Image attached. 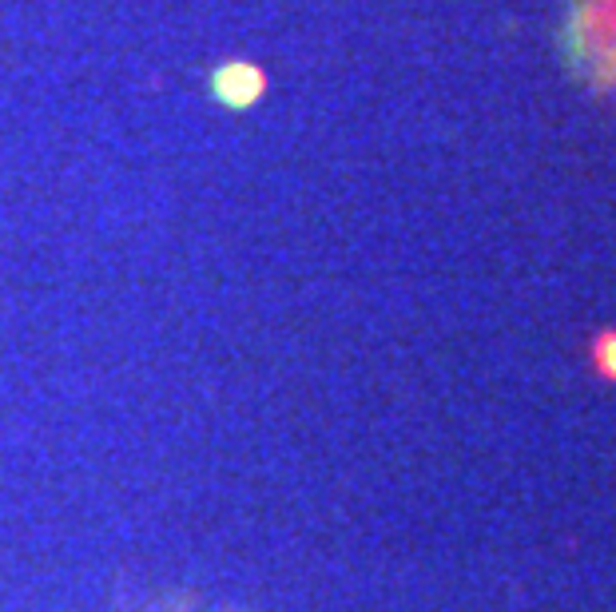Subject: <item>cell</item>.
<instances>
[{
	"mask_svg": "<svg viewBox=\"0 0 616 612\" xmlns=\"http://www.w3.org/2000/svg\"><path fill=\"white\" fill-rule=\"evenodd\" d=\"M569 64L616 100V0H573L565 20Z\"/></svg>",
	"mask_w": 616,
	"mask_h": 612,
	"instance_id": "cell-1",
	"label": "cell"
}]
</instances>
